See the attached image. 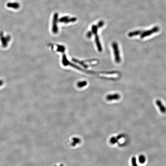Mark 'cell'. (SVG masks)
<instances>
[{"label":"cell","mask_w":166,"mask_h":166,"mask_svg":"<svg viewBox=\"0 0 166 166\" xmlns=\"http://www.w3.org/2000/svg\"><path fill=\"white\" fill-rule=\"evenodd\" d=\"M112 47L114 50L115 62L117 64L120 63L121 61V59L120 56V52L117 43L115 41L113 42L112 43Z\"/></svg>","instance_id":"cell-1"},{"label":"cell","mask_w":166,"mask_h":166,"mask_svg":"<svg viewBox=\"0 0 166 166\" xmlns=\"http://www.w3.org/2000/svg\"><path fill=\"white\" fill-rule=\"evenodd\" d=\"M0 39L3 47L6 48L7 47L8 43L11 40V37L9 35L4 36L3 32L1 31L0 32Z\"/></svg>","instance_id":"cell-2"},{"label":"cell","mask_w":166,"mask_h":166,"mask_svg":"<svg viewBox=\"0 0 166 166\" xmlns=\"http://www.w3.org/2000/svg\"><path fill=\"white\" fill-rule=\"evenodd\" d=\"M159 30H160V29H159V27L158 26H155L151 29L142 32V34H140V38H144L146 37H147V36H150L154 33L158 32Z\"/></svg>","instance_id":"cell-3"},{"label":"cell","mask_w":166,"mask_h":166,"mask_svg":"<svg viewBox=\"0 0 166 166\" xmlns=\"http://www.w3.org/2000/svg\"><path fill=\"white\" fill-rule=\"evenodd\" d=\"M58 13H56L54 14L53 21V32L54 33H56L58 32V28H57V23L58 22Z\"/></svg>","instance_id":"cell-4"},{"label":"cell","mask_w":166,"mask_h":166,"mask_svg":"<svg viewBox=\"0 0 166 166\" xmlns=\"http://www.w3.org/2000/svg\"><path fill=\"white\" fill-rule=\"evenodd\" d=\"M77 20V18L75 17L70 18L69 17L64 16L60 18L59 19L60 22L68 23L71 22H74Z\"/></svg>","instance_id":"cell-5"},{"label":"cell","mask_w":166,"mask_h":166,"mask_svg":"<svg viewBox=\"0 0 166 166\" xmlns=\"http://www.w3.org/2000/svg\"><path fill=\"white\" fill-rule=\"evenodd\" d=\"M120 98V96L118 93L109 94L106 96V99L108 101L118 100Z\"/></svg>","instance_id":"cell-6"},{"label":"cell","mask_w":166,"mask_h":166,"mask_svg":"<svg viewBox=\"0 0 166 166\" xmlns=\"http://www.w3.org/2000/svg\"><path fill=\"white\" fill-rule=\"evenodd\" d=\"M156 104L158 108L160 109V111L162 113H166V108L163 105L162 102L160 100H157L156 101Z\"/></svg>","instance_id":"cell-7"},{"label":"cell","mask_w":166,"mask_h":166,"mask_svg":"<svg viewBox=\"0 0 166 166\" xmlns=\"http://www.w3.org/2000/svg\"><path fill=\"white\" fill-rule=\"evenodd\" d=\"M7 6L10 8H12L15 9H17L20 7V4L17 2L8 3L7 4Z\"/></svg>","instance_id":"cell-8"},{"label":"cell","mask_w":166,"mask_h":166,"mask_svg":"<svg viewBox=\"0 0 166 166\" xmlns=\"http://www.w3.org/2000/svg\"><path fill=\"white\" fill-rule=\"evenodd\" d=\"M95 41L96 43V46H97V48H98V50L99 52H101L102 50V46H101V44H100V41L99 40V38L97 34H95Z\"/></svg>","instance_id":"cell-9"},{"label":"cell","mask_w":166,"mask_h":166,"mask_svg":"<svg viewBox=\"0 0 166 166\" xmlns=\"http://www.w3.org/2000/svg\"><path fill=\"white\" fill-rule=\"evenodd\" d=\"M142 32L140 30H138V31H135L132 32H129L128 34V35L129 37H134L135 36H137V35H140L142 34Z\"/></svg>","instance_id":"cell-10"},{"label":"cell","mask_w":166,"mask_h":166,"mask_svg":"<svg viewBox=\"0 0 166 166\" xmlns=\"http://www.w3.org/2000/svg\"><path fill=\"white\" fill-rule=\"evenodd\" d=\"M122 137V136L121 135L120 136H119L117 137H112L111 139H110V143L112 144H115L117 142V141L120 139V138Z\"/></svg>","instance_id":"cell-11"},{"label":"cell","mask_w":166,"mask_h":166,"mask_svg":"<svg viewBox=\"0 0 166 166\" xmlns=\"http://www.w3.org/2000/svg\"><path fill=\"white\" fill-rule=\"evenodd\" d=\"M146 158L145 156L143 155H141L139 156V161L140 163L143 164L145 162Z\"/></svg>","instance_id":"cell-12"},{"label":"cell","mask_w":166,"mask_h":166,"mask_svg":"<svg viewBox=\"0 0 166 166\" xmlns=\"http://www.w3.org/2000/svg\"><path fill=\"white\" fill-rule=\"evenodd\" d=\"M131 162H132V166H138L136 161V159L135 157L132 158Z\"/></svg>","instance_id":"cell-13"},{"label":"cell","mask_w":166,"mask_h":166,"mask_svg":"<svg viewBox=\"0 0 166 166\" xmlns=\"http://www.w3.org/2000/svg\"><path fill=\"white\" fill-rule=\"evenodd\" d=\"M87 83L85 81H82V82H80L78 84V86L80 87H82L86 85Z\"/></svg>","instance_id":"cell-14"},{"label":"cell","mask_w":166,"mask_h":166,"mask_svg":"<svg viewBox=\"0 0 166 166\" xmlns=\"http://www.w3.org/2000/svg\"><path fill=\"white\" fill-rule=\"evenodd\" d=\"M104 24V22H103V21H100L98 24V27L100 28L103 26Z\"/></svg>","instance_id":"cell-15"},{"label":"cell","mask_w":166,"mask_h":166,"mask_svg":"<svg viewBox=\"0 0 166 166\" xmlns=\"http://www.w3.org/2000/svg\"><path fill=\"white\" fill-rule=\"evenodd\" d=\"M74 143L73 144L74 145H75L76 143H78L80 142V139H78V138H74Z\"/></svg>","instance_id":"cell-16"},{"label":"cell","mask_w":166,"mask_h":166,"mask_svg":"<svg viewBox=\"0 0 166 166\" xmlns=\"http://www.w3.org/2000/svg\"><path fill=\"white\" fill-rule=\"evenodd\" d=\"M4 81L2 80H0V87L2 86L3 84Z\"/></svg>","instance_id":"cell-17"},{"label":"cell","mask_w":166,"mask_h":166,"mask_svg":"<svg viewBox=\"0 0 166 166\" xmlns=\"http://www.w3.org/2000/svg\"><path fill=\"white\" fill-rule=\"evenodd\" d=\"M60 166H63V165H62H62H60Z\"/></svg>","instance_id":"cell-18"}]
</instances>
